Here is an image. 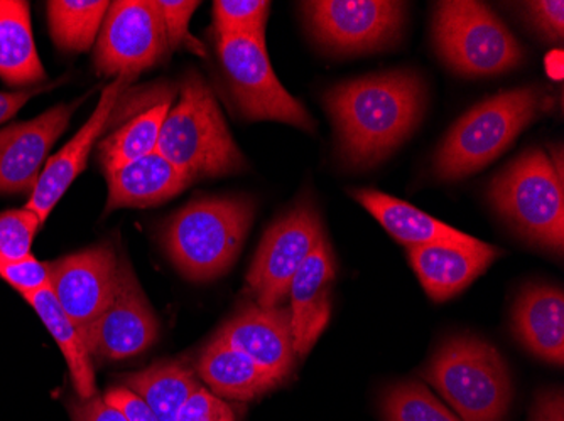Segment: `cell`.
Instances as JSON below:
<instances>
[{
	"instance_id": "obj_26",
	"label": "cell",
	"mask_w": 564,
	"mask_h": 421,
	"mask_svg": "<svg viewBox=\"0 0 564 421\" xmlns=\"http://www.w3.org/2000/svg\"><path fill=\"white\" fill-rule=\"evenodd\" d=\"M25 302L30 303L41 321L46 325L50 334L55 339L66 364H68L69 376H72L73 386L80 400H90L97 395L95 388L94 366H91V356L85 346L84 337H82L78 329L69 321L68 315L63 312L56 300L55 293L51 292V288L31 293L24 297Z\"/></svg>"
},
{
	"instance_id": "obj_14",
	"label": "cell",
	"mask_w": 564,
	"mask_h": 421,
	"mask_svg": "<svg viewBox=\"0 0 564 421\" xmlns=\"http://www.w3.org/2000/svg\"><path fill=\"white\" fill-rule=\"evenodd\" d=\"M80 101L58 104L31 122L0 130V192H33L46 155L62 137Z\"/></svg>"
},
{
	"instance_id": "obj_38",
	"label": "cell",
	"mask_w": 564,
	"mask_h": 421,
	"mask_svg": "<svg viewBox=\"0 0 564 421\" xmlns=\"http://www.w3.org/2000/svg\"><path fill=\"white\" fill-rule=\"evenodd\" d=\"M36 91H14V93L0 91V125L6 120L12 119L22 109V104L30 100Z\"/></svg>"
},
{
	"instance_id": "obj_25",
	"label": "cell",
	"mask_w": 564,
	"mask_h": 421,
	"mask_svg": "<svg viewBox=\"0 0 564 421\" xmlns=\"http://www.w3.org/2000/svg\"><path fill=\"white\" fill-rule=\"evenodd\" d=\"M122 381L160 421H177L180 411L199 386L192 369L180 361H158L144 372L123 376Z\"/></svg>"
},
{
	"instance_id": "obj_19",
	"label": "cell",
	"mask_w": 564,
	"mask_h": 421,
	"mask_svg": "<svg viewBox=\"0 0 564 421\" xmlns=\"http://www.w3.org/2000/svg\"><path fill=\"white\" fill-rule=\"evenodd\" d=\"M193 180L160 152L107 174V213L120 208H154L185 191Z\"/></svg>"
},
{
	"instance_id": "obj_17",
	"label": "cell",
	"mask_w": 564,
	"mask_h": 421,
	"mask_svg": "<svg viewBox=\"0 0 564 421\" xmlns=\"http://www.w3.org/2000/svg\"><path fill=\"white\" fill-rule=\"evenodd\" d=\"M502 253L475 239L470 243H431L408 248L411 267L434 302H446L470 287Z\"/></svg>"
},
{
	"instance_id": "obj_7",
	"label": "cell",
	"mask_w": 564,
	"mask_h": 421,
	"mask_svg": "<svg viewBox=\"0 0 564 421\" xmlns=\"http://www.w3.org/2000/svg\"><path fill=\"white\" fill-rule=\"evenodd\" d=\"M433 37L443 62L468 78L502 75L524 59L514 34L481 2H438L434 8Z\"/></svg>"
},
{
	"instance_id": "obj_35",
	"label": "cell",
	"mask_w": 564,
	"mask_h": 421,
	"mask_svg": "<svg viewBox=\"0 0 564 421\" xmlns=\"http://www.w3.org/2000/svg\"><path fill=\"white\" fill-rule=\"evenodd\" d=\"M107 405L119 410L127 421H160L151 408L126 386H116L109 389L104 397Z\"/></svg>"
},
{
	"instance_id": "obj_6",
	"label": "cell",
	"mask_w": 564,
	"mask_h": 421,
	"mask_svg": "<svg viewBox=\"0 0 564 421\" xmlns=\"http://www.w3.org/2000/svg\"><path fill=\"white\" fill-rule=\"evenodd\" d=\"M462 421H503L512 403L509 367L499 351L475 335L443 342L423 372Z\"/></svg>"
},
{
	"instance_id": "obj_29",
	"label": "cell",
	"mask_w": 564,
	"mask_h": 421,
	"mask_svg": "<svg viewBox=\"0 0 564 421\" xmlns=\"http://www.w3.org/2000/svg\"><path fill=\"white\" fill-rule=\"evenodd\" d=\"M271 2L265 0H218L214 2L217 37L250 36L265 41Z\"/></svg>"
},
{
	"instance_id": "obj_28",
	"label": "cell",
	"mask_w": 564,
	"mask_h": 421,
	"mask_svg": "<svg viewBox=\"0 0 564 421\" xmlns=\"http://www.w3.org/2000/svg\"><path fill=\"white\" fill-rule=\"evenodd\" d=\"M386 421H462L420 383L392 386L382 398Z\"/></svg>"
},
{
	"instance_id": "obj_15",
	"label": "cell",
	"mask_w": 564,
	"mask_h": 421,
	"mask_svg": "<svg viewBox=\"0 0 564 421\" xmlns=\"http://www.w3.org/2000/svg\"><path fill=\"white\" fill-rule=\"evenodd\" d=\"M217 339L246 354L279 383L293 372L297 356L290 307L264 309L250 303L220 329Z\"/></svg>"
},
{
	"instance_id": "obj_4",
	"label": "cell",
	"mask_w": 564,
	"mask_h": 421,
	"mask_svg": "<svg viewBox=\"0 0 564 421\" xmlns=\"http://www.w3.org/2000/svg\"><path fill=\"white\" fill-rule=\"evenodd\" d=\"M253 214L256 206L250 199H196L164 228V250L189 280H214L236 263Z\"/></svg>"
},
{
	"instance_id": "obj_8",
	"label": "cell",
	"mask_w": 564,
	"mask_h": 421,
	"mask_svg": "<svg viewBox=\"0 0 564 421\" xmlns=\"http://www.w3.org/2000/svg\"><path fill=\"white\" fill-rule=\"evenodd\" d=\"M218 56L237 109L247 120H272L313 132L315 120L279 84L265 41L250 36L217 37Z\"/></svg>"
},
{
	"instance_id": "obj_24",
	"label": "cell",
	"mask_w": 564,
	"mask_h": 421,
	"mask_svg": "<svg viewBox=\"0 0 564 421\" xmlns=\"http://www.w3.org/2000/svg\"><path fill=\"white\" fill-rule=\"evenodd\" d=\"M174 97L176 91L173 88H164L148 109L132 115L98 144V160L106 174L156 152L161 129Z\"/></svg>"
},
{
	"instance_id": "obj_34",
	"label": "cell",
	"mask_w": 564,
	"mask_h": 421,
	"mask_svg": "<svg viewBox=\"0 0 564 421\" xmlns=\"http://www.w3.org/2000/svg\"><path fill=\"white\" fill-rule=\"evenodd\" d=\"M525 11L529 19L544 37L550 41H563L564 36V2L561 0H541L528 2Z\"/></svg>"
},
{
	"instance_id": "obj_16",
	"label": "cell",
	"mask_w": 564,
	"mask_h": 421,
	"mask_svg": "<svg viewBox=\"0 0 564 421\" xmlns=\"http://www.w3.org/2000/svg\"><path fill=\"white\" fill-rule=\"evenodd\" d=\"M127 81H129L127 78H117L109 87L104 88L97 109L91 113L88 122L76 132L75 137L58 154L47 160L46 166L41 170L36 188L31 192L28 204L24 206L40 218L41 223L47 220L59 199L68 191L73 180L84 173L91 148L106 132Z\"/></svg>"
},
{
	"instance_id": "obj_2",
	"label": "cell",
	"mask_w": 564,
	"mask_h": 421,
	"mask_svg": "<svg viewBox=\"0 0 564 421\" xmlns=\"http://www.w3.org/2000/svg\"><path fill=\"white\" fill-rule=\"evenodd\" d=\"M550 103L540 87L516 88L481 101L449 130L434 157V174L442 180H458L489 166Z\"/></svg>"
},
{
	"instance_id": "obj_31",
	"label": "cell",
	"mask_w": 564,
	"mask_h": 421,
	"mask_svg": "<svg viewBox=\"0 0 564 421\" xmlns=\"http://www.w3.org/2000/svg\"><path fill=\"white\" fill-rule=\"evenodd\" d=\"M161 15H163L164 30H166L167 46L170 49L186 46L198 55H205L202 44L189 34V21L193 12L198 8L196 0H160Z\"/></svg>"
},
{
	"instance_id": "obj_20",
	"label": "cell",
	"mask_w": 564,
	"mask_h": 421,
	"mask_svg": "<svg viewBox=\"0 0 564 421\" xmlns=\"http://www.w3.org/2000/svg\"><path fill=\"white\" fill-rule=\"evenodd\" d=\"M514 332L522 346L546 363H564V296L553 285H531L519 296Z\"/></svg>"
},
{
	"instance_id": "obj_18",
	"label": "cell",
	"mask_w": 564,
	"mask_h": 421,
	"mask_svg": "<svg viewBox=\"0 0 564 421\" xmlns=\"http://www.w3.org/2000/svg\"><path fill=\"white\" fill-rule=\"evenodd\" d=\"M335 277L337 262L325 239L301 265L288 293L296 356H306L328 325Z\"/></svg>"
},
{
	"instance_id": "obj_11",
	"label": "cell",
	"mask_w": 564,
	"mask_h": 421,
	"mask_svg": "<svg viewBox=\"0 0 564 421\" xmlns=\"http://www.w3.org/2000/svg\"><path fill=\"white\" fill-rule=\"evenodd\" d=\"M313 36L337 53H367L388 46L404 25V2L313 0L304 2Z\"/></svg>"
},
{
	"instance_id": "obj_13",
	"label": "cell",
	"mask_w": 564,
	"mask_h": 421,
	"mask_svg": "<svg viewBox=\"0 0 564 421\" xmlns=\"http://www.w3.org/2000/svg\"><path fill=\"white\" fill-rule=\"evenodd\" d=\"M119 267L110 245L91 246L51 263V292L82 335L112 302Z\"/></svg>"
},
{
	"instance_id": "obj_27",
	"label": "cell",
	"mask_w": 564,
	"mask_h": 421,
	"mask_svg": "<svg viewBox=\"0 0 564 421\" xmlns=\"http://www.w3.org/2000/svg\"><path fill=\"white\" fill-rule=\"evenodd\" d=\"M107 0H51L47 21L56 46L63 51L82 53L94 46L101 24L109 11Z\"/></svg>"
},
{
	"instance_id": "obj_9",
	"label": "cell",
	"mask_w": 564,
	"mask_h": 421,
	"mask_svg": "<svg viewBox=\"0 0 564 421\" xmlns=\"http://www.w3.org/2000/svg\"><path fill=\"white\" fill-rule=\"evenodd\" d=\"M322 218L312 202H300L275 221L262 239L247 274V288L259 307L284 306L291 281L325 240Z\"/></svg>"
},
{
	"instance_id": "obj_23",
	"label": "cell",
	"mask_w": 564,
	"mask_h": 421,
	"mask_svg": "<svg viewBox=\"0 0 564 421\" xmlns=\"http://www.w3.org/2000/svg\"><path fill=\"white\" fill-rule=\"evenodd\" d=\"M31 27L30 4L0 0V78L9 87H28L44 80Z\"/></svg>"
},
{
	"instance_id": "obj_32",
	"label": "cell",
	"mask_w": 564,
	"mask_h": 421,
	"mask_svg": "<svg viewBox=\"0 0 564 421\" xmlns=\"http://www.w3.org/2000/svg\"><path fill=\"white\" fill-rule=\"evenodd\" d=\"M0 278L14 287L22 297L51 285V263L40 262L33 255L11 263H0Z\"/></svg>"
},
{
	"instance_id": "obj_21",
	"label": "cell",
	"mask_w": 564,
	"mask_h": 421,
	"mask_svg": "<svg viewBox=\"0 0 564 421\" xmlns=\"http://www.w3.org/2000/svg\"><path fill=\"white\" fill-rule=\"evenodd\" d=\"M351 198L386 228L392 239L408 248L431 245V243H470L474 236L455 230L443 221L414 208L409 202L392 198L373 189H355Z\"/></svg>"
},
{
	"instance_id": "obj_36",
	"label": "cell",
	"mask_w": 564,
	"mask_h": 421,
	"mask_svg": "<svg viewBox=\"0 0 564 421\" xmlns=\"http://www.w3.org/2000/svg\"><path fill=\"white\" fill-rule=\"evenodd\" d=\"M69 413L73 421H127L119 410L107 405L104 397L97 395L90 400L73 401Z\"/></svg>"
},
{
	"instance_id": "obj_3",
	"label": "cell",
	"mask_w": 564,
	"mask_h": 421,
	"mask_svg": "<svg viewBox=\"0 0 564 421\" xmlns=\"http://www.w3.org/2000/svg\"><path fill=\"white\" fill-rule=\"evenodd\" d=\"M156 152L193 182L246 169L218 101L195 71L180 85V97L164 119Z\"/></svg>"
},
{
	"instance_id": "obj_5",
	"label": "cell",
	"mask_w": 564,
	"mask_h": 421,
	"mask_svg": "<svg viewBox=\"0 0 564 421\" xmlns=\"http://www.w3.org/2000/svg\"><path fill=\"white\" fill-rule=\"evenodd\" d=\"M497 213L532 245L563 255V163L531 148L497 174L487 189Z\"/></svg>"
},
{
	"instance_id": "obj_30",
	"label": "cell",
	"mask_w": 564,
	"mask_h": 421,
	"mask_svg": "<svg viewBox=\"0 0 564 421\" xmlns=\"http://www.w3.org/2000/svg\"><path fill=\"white\" fill-rule=\"evenodd\" d=\"M43 226L28 208L0 214V263H11L31 255L34 236Z\"/></svg>"
},
{
	"instance_id": "obj_10",
	"label": "cell",
	"mask_w": 564,
	"mask_h": 421,
	"mask_svg": "<svg viewBox=\"0 0 564 421\" xmlns=\"http://www.w3.org/2000/svg\"><path fill=\"white\" fill-rule=\"evenodd\" d=\"M167 37L156 0H117L110 4L95 47L104 76L132 80L166 58Z\"/></svg>"
},
{
	"instance_id": "obj_33",
	"label": "cell",
	"mask_w": 564,
	"mask_h": 421,
	"mask_svg": "<svg viewBox=\"0 0 564 421\" xmlns=\"http://www.w3.org/2000/svg\"><path fill=\"white\" fill-rule=\"evenodd\" d=\"M177 421H239L236 408L202 385L193 391Z\"/></svg>"
},
{
	"instance_id": "obj_22",
	"label": "cell",
	"mask_w": 564,
	"mask_h": 421,
	"mask_svg": "<svg viewBox=\"0 0 564 421\" xmlns=\"http://www.w3.org/2000/svg\"><path fill=\"white\" fill-rule=\"evenodd\" d=\"M196 372L221 400H253L279 385L278 379L272 378L250 357L217 337L203 351Z\"/></svg>"
},
{
	"instance_id": "obj_37",
	"label": "cell",
	"mask_w": 564,
	"mask_h": 421,
	"mask_svg": "<svg viewBox=\"0 0 564 421\" xmlns=\"http://www.w3.org/2000/svg\"><path fill=\"white\" fill-rule=\"evenodd\" d=\"M531 421H564V398L561 389L541 392L532 408Z\"/></svg>"
},
{
	"instance_id": "obj_12",
	"label": "cell",
	"mask_w": 564,
	"mask_h": 421,
	"mask_svg": "<svg viewBox=\"0 0 564 421\" xmlns=\"http://www.w3.org/2000/svg\"><path fill=\"white\" fill-rule=\"evenodd\" d=\"M158 335L160 322L131 265L120 259L116 296L82 335L85 346L97 359L122 361L144 353L156 342Z\"/></svg>"
},
{
	"instance_id": "obj_1",
	"label": "cell",
	"mask_w": 564,
	"mask_h": 421,
	"mask_svg": "<svg viewBox=\"0 0 564 421\" xmlns=\"http://www.w3.org/2000/svg\"><path fill=\"white\" fill-rule=\"evenodd\" d=\"M325 104L341 157L350 166L370 167L413 134L423 119L426 90L414 73L389 71L333 87Z\"/></svg>"
}]
</instances>
